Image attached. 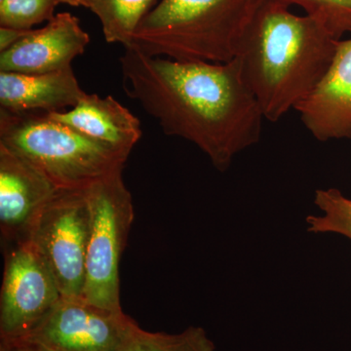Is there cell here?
I'll use <instances>...</instances> for the list:
<instances>
[{
	"label": "cell",
	"instance_id": "obj_1",
	"mask_svg": "<svg viewBox=\"0 0 351 351\" xmlns=\"http://www.w3.org/2000/svg\"><path fill=\"white\" fill-rule=\"evenodd\" d=\"M119 63L127 96L166 135L193 143L221 172L260 141L265 119L237 58L223 64L181 62L130 46Z\"/></svg>",
	"mask_w": 351,
	"mask_h": 351
},
{
	"label": "cell",
	"instance_id": "obj_2",
	"mask_svg": "<svg viewBox=\"0 0 351 351\" xmlns=\"http://www.w3.org/2000/svg\"><path fill=\"white\" fill-rule=\"evenodd\" d=\"M269 0L239 59L265 120L276 122L311 93L332 63L339 39L309 16Z\"/></svg>",
	"mask_w": 351,
	"mask_h": 351
},
{
	"label": "cell",
	"instance_id": "obj_3",
	"mask_svg": "<svg viewBox=\"0 0 351 351\" xmlns=\"http://www.w3.org/2000/svg\"><path fill=\"white\" fill-rule=\"evenodd\" d=\"M269 1L161 0L138 25L130 46L175 61L228 63L239 56Z\"/></svg>",
	"mask_w": 351,
	"mask_h": 351
},
{
	"label": "cell",
	"instance_id": "obj_4",
	"mask_svg": "<svg viewBox=\"0 0 351 351\" xmlns=\"http://www.w3.org/2000/svg\"><path fill=\"white\" fill-rule=\"evenodd\" d=\"M0 145L25 159L58 189H89L123 170L130 156L95 142L46 112L1 108Z\"/></svg>",
	"mask_w": 351,
	"mask_h": 351
},
{
	"label": "cell",
	"instance_id": "obj_5",
	"mask_svg": "<svg viewBox=\"0 0 351 351\" xmlns=\"http://www.w3.org/2000/svg\"><path fill=\"white\" fill-rule=\"evenodd\" d=\"M122 171L86 189L91 211L86 271L82 297L120 313L119 265L134 219L133 200Z\"/></svg>",
	"mask_w": 351,
	"mask_h": 351
},
{
	"label": "cell",
	"instance_id": "obj_6",
	"mask_svg": "<svg viewBox=\"0 0 351 351\" xmlns=\"http://www.w3.org/2000/svg\"><path fill=\"white\" fill-rule=\"evenodd\" d=\"M90 226L86 189H58L23 239L47 263L63 297H82Z\"/></svg>",
	"mask_w": 351,
	"mask_h": 351
},
{
	"label": "cell",
	"instance_id": "obj_7",
	"mask_svg": "<svg viewBox=\"0 0 351 351\" xmlns=\"http://www.w3.org/2000/svg\"><path fill=\"white\" fill-rule=\"evenodd\" d=\"M137 325L123 311L101 308L82 297H62L24 337L0 345L43 351H120Z\"/></svg>",
	"mask_w": 351,
	"mask_h": 351
},
{
	"label": "cell",
	"instance_id": "obj_8",
	"mask_svg": "<svg viewBox=\"0 0 351 351\" xmlns=\"http://www.w3.org/2000/svg\"><path fill=\"white\" fill-rule=\"evenodd\" d=\"M62 295L47 263L27 239L6 252L0 294V343L24 337Z\"/></svg>",
	"mask_w": 351,
	"mask_h": 351
},
{
	"label": "cell",
	"instance_id": "obj_9",
	"mask_svg": "<svg viewBox=\"0 0 351 351\" xmlns=\"http://www.w3.org/2000/svg\"><path fill=\"white\" fill-rule=\"evenodd\" d=\"M90 36L77 17L57 14L43 27L32 29L12 47L0 52V71L41 75L71 68L82 56Z\"/></svg>",
	"mask_w": 351,
	"mask_h": 351
},
{
	"label": "cell",
	"instance_id": "obj_10",
	"mask_svg": "<svg viewBox=\"0 0 351 351\" xmlns=\"http://www.w3.org/2000/svg\"><path fill=\"white\" fill-rule=\"evenodd\" d=\"M295 110L319 142L351 138V39L339 41L326 73Z\"/></svg>",
	"mask_w": 351,
	"mask_h": 351
},
{
	"label": "cell",
	"instance_id": "obj_11",
	"mask_svg": "<svg viewBox=\"0 0 351 351\" xmlns=\"http://www.w3.org/2000/svg\"><path fill=\"white\" fill-rule=\"evenodd\" d=\"M57 191L34 166L0 145V230L6 241L24 239Z\"/></svg>",
	"mask_w": 351,
	"mask_h": 351
},
{
	"label": "cell",
	"instance_id": "obj_12",
	"mask_svg": "<svg viewBox=\"0 0 351 351\" xmlns=\"http://www.w3.org/2000/svg\"><path fill=\"white\" fill-rule=\"evenodd\" d=\"M46 113L95 142L127 154L142 137L140 120L112 96L85 93L69 110Z\"/></svg>",
	"mask_w": 351,
	"mask_h": 351
},
{
	"label": "cell",
	"instance_id": "obj_13",
	"mask_svg": "<svg viewBox=\"0 0 351 351\" xmlns=\"http://www.w3.org/2000/svg\"><path fill=\"white\" fill-rule=\"evenodd\" d=\"M85 93L73 66L41 75L0 71V108L7 112H64Z\"/></svg>",
	"mask_w": 351,
	"mask_h": 351
},
{
	"label": "cell",
	"instance_id": "obj_14",
	"mask_svg": "<svg viewBox=\"0 0 351 351\" xmlns=\"http://www.w3.org/2000/svg\"><path fill=\"white\" fill-rule=\"evenodd\" d=\"M216 346L201 327L179 334L152 332L136 326L120 351H215Z\"/></svg>",
	"mask_w": 351,
	"mask_h": 351
},
{
	"label": "cell",
	"instance_id": "obj_15",
	"mask_svg": "<svg viewBox=\"0 0 351 351\" xmlns=\"http://www.w3.org/2000/svg\"><path fill=\"white\" fill-rule=\"evenodd\" d=\"M158 0H108L105 13L101 18L106 41L121 43L129 47L133 36L145 16Z\"/></svg>",
	"mask_w": 351,
	"mask_h": 351
},
{
	"label": "cell",
	"instance_id": "obj_16",
	"mask_svg": "<svg viewBox=\"0 0 351 351\" xmlns=\"http://www.w3.org/2000/svg\"><path fill=\"white\" fill-rule=\"evenodd\" d=\"M314 203L322 216H308V232L338 233L351 240V199L336 189H318Z\"/></svg>",
	"mask_w": 351,
	"mask_h": 351
},
{
	"label": "cell",
	"instance_id": "obj_17",
	"mask_svg": "<svg viewBox=\"0 0 351 351\" xmlns=\"http://www.w3.org/2000/svg\"><path fill=\"white\" fill-rule=\"evenodd\" d=\"M57 0H3L0 2V27L34 29L55 17Z\"/></svg>",
	"mask_w": 351,
	"mask_h": 351
},
{
	"label": "cell",
	"instance_id": "obj_18",
	"mask_svg": "<svg viewBox=\"0 0 351 351\" xmlns=\"http://www.w3.org/2000/svg\"><path fill=\"white\" fill-rule=\"evenodd\" d=\"M280 3L302 7L306 15L321 23L339 39L351 32V0H277Z\"/></svg>",
	"mask_w": 351,
	"mask_h": 351
},
{
	"label": "cell",
	"instance_id": "obj_19",
	"mask_svg": "<svg viewBox=\"0 0 351 351\" xmlns=\"http://www.w3.org/2000/svg\"><path fill=\"white\" fill-rule=\"evenodd\" d=\"M32 29H17L12 27H0V52L12 47L25 38Z\"/></svg>",
	"mask_w": 351,
	"mask_h": 351
},
{
	"label": "cell",
	"instance_id": "obj_20",
	"mask_svg": "<svg viewBox=\"0 0 351 351\" xmlns=\"http://www.w3.org/2000/svg\"><path fill=\"white\" fill-rule=\"evenodd\" d=\"M107 4L108 0H90V10L101 19L105 13Z\"/></svg>",
	"mask_w": 351,
	"mask_h": 351
},
{
	"label": "cell",
	"instance_id": "obj_21",
	"mask_svg": "<svg viewBox=\"0 0 351 351\" xmlns=\"http://www.w3.org/2000/svg\"><path fill=\"white\" fill-rule=\"evenodd\" d=\"M59 4H68L69 6L73 7H85L90 9V0H57Z\"/></svg>",
	"mask_w": 351,
	"mask_h": 351
},
{
	"label": "cell",
	"instance_id": "obj_22",
	"mask_svg": "<svg viewBox=\"0 0 351 351\" xmlns=\"http://www.w3.org/2000/svg\"><path fill=\"white\" fill-rule=\"evenodd\" d=\"M0 351H43L36 348H27V346H10L0 345Z\"/></svg>",
	"mask_w": 351,
	"mask_h": 351
},
{
	"label": "cell",
	"instance_id": "obj_23",
	"mask_svg": "<svg viewBox=\"0 0 351 351\" xmlns=\"http://www.w3.org/2000/svg\"><path fill=\"white\" fill-rule=\"evenodd\" d=\"M2 1H3V0H0V2H2Z\"/></svg>",
	"mask_w": 351,
	"mask_h": 351
}]
</instances>
